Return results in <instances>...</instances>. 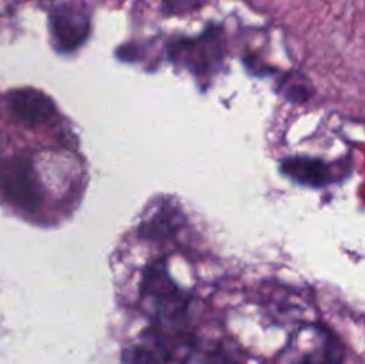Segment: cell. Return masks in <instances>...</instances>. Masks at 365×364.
Listing matches in <instances>:
<instances>
[{"mask_svg":"<svg viewBox=\"0 0 365 364\" xmlns=\"http://www.w3.org/2000/svg\"><path fill=\"white\" fill-rule=\"evenodd\" d=\"M0 191L18 209H38V178H36L31 164L21 157H14V159L0 163Z\"/></svg>","mask_w":365,"mask_h":364,"instance_id":"obj_1","label":"cell"},{"mask_svg":"<svg viewBox=\"0 0 365 364\" xmlns=\"http://www.w3.org/2000/svg\"><path fill=\"white\" fill-rule=\"evenodd\" d=\"M89 21L84 14L71 6H63L53 11L52 31L57 41L63 43L66 49H73L88 34Z\"/></svg>","mask_w":365,"mask_h":364,"instance_id":"obj_2","label":"cell"},{"mask_svg":"<svg viewBox=\"0 0 365 364\" xmlns=\"http://www.w3.org/2000/svg\"><path fill=\"white\" fill-rule=\"evenodd\" d=\"M11 109L16 118L27 123H41L53 113V103L43 93L36 89H20L11 95Z\"/></svg>","mask_w":365,"mask_h":364,"instance_id":"obj_3","label":"cell"},{"mask_svg":"<svg viewBox=\"0 0 365 364\" xmlns=\"http://www.w3.org/2000/svg\"><path fill=\"white\" fill-rule=\"evenodd\" d=\"M125 363L127 364H160L163 360L155 353V350L150 346H135L130 352L125 353Z\"/></svg>","mask_w":365,"mask_h":364,"instance_id":"obj_4","label":"cell"}]
</instances>
